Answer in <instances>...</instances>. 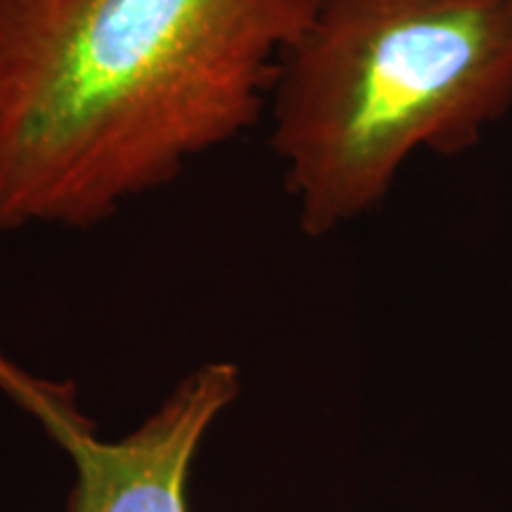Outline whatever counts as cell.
Segmentation results:
<instances>
[{
	"mask_svg": "<svg viewBox=\"0 0 512 512\" xmlns=\"http://www.w3.org/2000/svg\"><path fill=\"white\" fill-rule=\"evenodd\" d=\"M313 0H0V233L93 228L268 112Z\"/></svg>",
	"mask_w": 512,
	"mask_h": 512,
	"instance_id": "6da1fadb",
	"label": "cell"
},
{
	"mask_svg": "<svg viewBox=\"0 0 512 512\" xmlns=\"http://www.w3.org/2000/svg\"><path fill=\"white\" fill-rule=\"evenodd\" d=\"M512 107V0H313L268 145L309 238L380 207L415 152L460 155Z\"/></svg>",
	"mask_w": 512,
	"mask_h": 512,
	"instance_id": "7a4b0ae2",
	"label": "cell"
},
{
	"mask_svg": "<svg viewBox=\"0 0 512 512\" xmlns=\"http://www.w3.org/2000/svg\"><path fill=\"white\" fill-rule=\"evenodd\" d=\"M240 389L235 363L209 361L185 375L136 430L102 439L95 422L81 413L72 384L29 373L0 351V392L72 460L67 512H190L192 463Z\"/></svg>",
	"mask_w": 512,
	"mask_h": 512,
	"instance_id": "3957f363",
	"label": "cell"
}]
</instances>
